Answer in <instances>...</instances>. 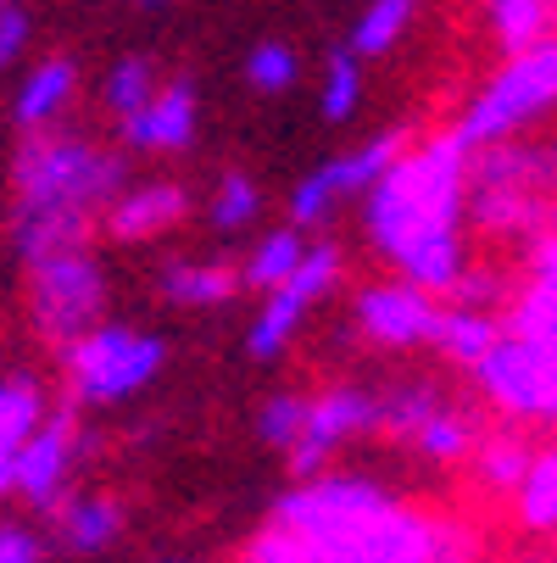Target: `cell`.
I'll return each instance as SVG.
<instances>
[{
	"label": "cell",
	"instance_id": "1f68e13d",
	"mask_svg": "<svg viewBox=\"0 0 557 563\" xmlns=\"http://www.w3.org/2000/svg\"><path fill=\"white\" fill-rule=\"evenodd\" d=\"M296 51L290 45H279V40H263L257 51H252V62H246V78L263 90V96H279V90H290L296 85Z\"/></svg>",
	"mask_w": 557,
	"mask_h": 563
},
{
	"label": "cell",
	"instance_id": "f35d334b",
	"mask_svg": "<svg viewBox=\"0 0 557 563\" xmlns=\"http://www.w3.org/2000/svg\"><path fill=\"white\" fill-rule=\"evenodd\" d=\"M151 7H156V0H151Z\"/></svg>",
	"mask_w": 557,
	"mask_h": 563
},
{
	"label": "cell",
	"instance_id": "4fadbf2b",
	"mask_svg": "<svg viewBox=\"0 0 557 563\" xmlns=\"http://www.w3.org/2000/svg\"><path fill=\"white\" fill-rule=\"evenodd\" d=\"M435 318H441L435 296L419 290V285H408V279L368 285V290L357 296V324H363V335L379 341V346H396V352H402V346H430Z\"/></svg>",
	"mask_w": 557,
	"mask_h": 563
},
{
	"label": "cell",
	"instance_id": "52a82bcc",
	"mask_svg": "<svg viewBox=\"0 0 557 563\" xmlns=\"http://www.w3.org/2000/svg\"><path fill=\"white\" fill-rule=\"evenodd\" d=\"M101 307H107V279H101V263L90 257V246L29 263V312L45 341L73 346L78 335H90L101 324Z\"/></svg>",
	"mask_w": 557,
	"mask_h": 563
},
{
	"label": "cell",
	"instance_id": "9a60e30c",
	"mask_svg": "<svg viewBox=\"0 0 557 563\" xmlns=\"http://www.w3.org/2000/svg\"><path fill=\"white\" fill-rule=\"evenodd\" d=\"M190 196L179 185H140V190H123L112 207H107V234L112 240H156L168 234L179 218H185Z\"/></svg>",
	"mask_w": 557,
	"mask_h": 563
},
{
	"label": "cell",
	"instance_id": "6da1fadb",
	"mask_svg": "<svg viewBox=\"0 0 557 563\" xmlns=\"http://www.w3.org/2000/svg\"><path fill=\"white\" fill-rule=\"evenodd\" d=\"M463 168L468 151L446 129L441 140L402 151L368 185V240L408 285L446 296L468 268L463 257Z\"/></svg>",
	"mask_w": 557,
	"mask_h": 563
},
{
	"label": "cell",
	"instance_id": "8d00e7d4",
	"mask_svg": "<svg viewBox=\"0 0 557 563\" xmlns=\"http://www.w3.org/2000/svg\"><path fill=\"white\" fill-rule=\"evenodd\" d=\"M168 563H185V558H168Z\"/></svg>",
	"mask_w": 557,
	"mask_h": 563
},
{
	"label": "cell",
	"instance_id": "d4e9b609",
	"mask_svg": "<svg viewBox=\"0 0 557 563\" xmlns=\"http://www.w3.org/2000/svg\"><path fill=\"white\" fill-rule=\"evenodd\" d=\"M301 257H307L301 229H274V234H263V246L252 252V263H246L241 285H252V290H279V285L296 274V263H301Z\"/></svg>",
	"mask_w": 557,
	"mask_h": 563
},
{
	"label": "cell",
	"instance_id": "83f0119b",
	"mask_svg": "<svg viewBox=\"0 0 557 563\" xmlns=\"http://www.w3.org/2000/svg\"><path fill=\"white\" fill-rule=\"evenodd\" d=\"M357 101H363V67H357L352 51H335L330 67H324V90H318V107H324L330 123H346V118L357 112Z\"/></svg>",
	"mask_w": 557,
	"mask_h": 563
},
{
	"label": "cell",
	"instance_id": "e0dca14e",
	"mask_svg": "<svg viewBox=\"0 0 557 563\" xmlns=\"http://www.w3.org/2000/svg\"><path fill=\"white\" fill-rule=\"evenodd\" d=\"M123 530V508L112 497H62L56 503V536L67 552H107Z\"/></svg>",
	"mask_w": 557,
	"mask_h": 563
},
{
	"label": "cell",
	"instance_id": "ffe728a7",
	"mask_svg": "<svg viewBox=\"0 0 557 563\" xmlns=\"http://www.w3.org/2000/svg\"><path fill=\"white\" fill-rule=\"evenodd\" d=\"M73 101V62H40L29 78H23V90H18V123L34 134V129H51V118Z\"/></svg>",
	"mask_w": 557,
	"mask_h": 563
},
{
	"label": "cell",
	"instance_id": "f546056e",
	"mask_svg": "<svg viewBox=\"0 0 557 563\" xmlns=\"http://www.w3.org/2000/svg\"><path fill=\"white\" fill-rule=\"evenodd\" d=\"M257 212H263V190L246 174H223L218 179V190H212V223L218 229H246Z\"/></svg>",
	"mask_w": 557,
	"mask_h": 563
},
{
	"label": "cell",
	"instance_id": "836d02e7",
	"mask_svg": "<svg viewBox=\"0 0 557 563\" xmlns=\"http://www.w3.org/2000/svg\"><path fill=\"white\" fill-rule=\"evenodd\" d=\"M23 51H29V18H23V7H7L0 12V73H7Z\"/></svg>",
	"mask_w": 557,
	"mask_h": 563
},
{
	"label": "cell",
	"instance_id": "ac0fdd59",
	"mask_svg": "<svg viewBox=\"0 0 557 563\" xmlns=\"http://www.w3.org/2000/svg\"><path fill=\"white\" fill-rule=\"evenodd\" d=\"M441 408H446L441 385H430V379H396V385L374 390V430L413 441L419 424H424L430 413H441Z\"/></svg>",
	"mask_w": 557,
	"mask_h": 563
},
{
	"label": "cell",
	"instance_id": "277c9868",
	"mask_svg": "<svg viewBox=\"0 0 557 563\" xmlns=\"http://www.w3.org/2000/svg\"><path fill=\"white\" fill-rule=\"evenodd\" d=\"M546 179H552V151L546 145H524V140H497L468 151L463 168V212H474V223L508 234V240H530L546 234Z\"/></svg>",
	"mask_w": 557,
	"mask_h": 563
},
{
	"label": "cell",
	"instance_id": "603a6c76",
	"mask_svg": "<svg viewBox=\"0 0 557 563\" xmlns=\"http://www.w3.org/2000/svg\"><path fill=\"white\" fill-rule=\"evenodd\" d=\"M508 497H513L519 525H524V530H535V536H546V530L557 525V457H552V452H535L530 474L519 479V486H513Z\"/></svg>",
	"mask_w": 557,
	"mask_h": 563
},
{
	"label": "cell",
	"instance_id": "d6a6232c",
	"mask_svg": "<svg viewBox=\"0 0 557 563\" xmlns=\"http://www.w3.org/2000/svg\"><path fill=\"white\" fill-rule=\"evenodd\" d=\"M502 290H508V279H502L497 268H463V274L452 279L446 296H452L457 307H480V312H491V301H497Z\"/></svg>",
	"mask_w": 557,
	"mask_h": 563
},
{
	"label": "cell",
	"instance_id": "7a4b0ae2",
	"mask_svg": "<svg viewBox=\"0 0 557 563\" xmlns=\"http://www.w3.org/2000/svg\"><path fill=\"white\" fill-rule=\"evenodd\" d=\"M12 185H18L12 240L29 263H45L90 246L96 212L123 196V163L96 140L34 129L18 145Z\"/></svg>",
	"mask_w": 557,
	"mask_h": 563
},
{
	"label": "cell",
	"instance_id": "9c48e42d",
	"mask_svg": "<svg viewBox=\"0 0 557 563\" xmlns=\"http://www.w3.org/2000/svg\"><path fill=\"white\" fill-rule=\"evenodd\" d=\"M335 279H341V246H330V240L307 246V257L296 263V274H290L279 290H268V296H263V312L252 318L246 352H252V357H263V363H268V357H279V352L296 341L307 307H312L318 296H330V290H335Z\"/></svg>",
	"mask_w": 557,
	"mask_h": 563
},
{
	"label": "cell",
	"instance_id": "484cf974",
	"mask_svg": "<svg viewBox=\"0 0 557 563\" xmlns=\"http://www.w3.org/2000/svg\"><path fill=\"white\" fill-rule=\"evenodd\" d=\"M413 446H419L424 457H435V463H463L474 446H480V424H474L468 413H457V408H441V413H430V419L419 424Z\"/></svg>",
	"mask_w": 557,
	"mask_h": 563
},
{
	"label": "cell",
	"instance_id": "f1b7e54d",
	"mask_svg": "<svg viewBox=\"0 0 557 563\" xmlns=\"http://www.w3.org/2000/svg\"><path fill=\"white\" fill-rule=\"evenodd\" d=\"M151 90H156L151 62H145V56H123V62L112 67V78H107V112L123 123V118H134V112L151 101Z\"/></svg>",
	"mask_w": 557,
	"mask_h": 563
},
{
	"label": "cell",
	"instance_id": "ba28073f",
	"mask_svg": "<svg viewBox=\"0 0 557 563\" xmlns=\"http://www.w3.org/2000/svg\"><path fill=\"white\" fill-rule=\"evenodd\" d=\"M486 396L508 419H535V424H552V408H557V352L546 346H530V341H513L502 330V341L474 363Z\"/></svg>",
	"mask_w": 557,
	"mask_h": 563
},
{
	"label": "cell",
	"instance_id": "30bf717a",
	"mask_svg": "<svg viewBox=\"0 0 557 563\" xmlns=\"http://www.w3.org/2000/svg\"><path fill=\"white\" fill-rule=\"evenodd\" d=\"M408 151V134H374L368 145H357V151H346V156H335V163H324L318 174H307L301 185H296V196H290V229H307V223H324L341 201H352V196H368V185L396 163V156Z\"/></svg>",
	"mask_w": 557,
	"mask_h": 563
},
{
	"label": "cell",
	"instance_id": "8fae6325",
	"mask_svg": "<svg viewBox=\"0 0 557 563\" xmlns=\"http://www.w3.org/2000/svg\"><path fill=\"white\" fill-rule=\"evenodd\" d=\"M374 430V390L363 385H335L324 396H307V424L296 435V446L285 452L290 457V474L296 479H312L324 474V463L352 441V435H368Z\"/></svg>",
	"mask_w": 557,
	"mask_h": 563
},
{
	"label": "cell",
	"instance_id": "4316f807",
	"mask_svg": "<svg viewBox=\"0 0 557 563\" xmlns=\"http://www.w3.org/2000/svg\"><path fill=\"white\" fill-rule=\"evenodd\" d=\"M474 457V474L486 479L491 492H513L519 479L530 474V463H535V452H530V441H519V435H480V446L468 452Z\"/></svg>",
	"mask_w": 557,
	"mask_h": 563
},
{
	"label": "cell",
	"instance_id": "4dcf8cb0",
	"mask_svg": "<svg viewBox=\"0 0 557 563\" xmlns=\"http://www.w3.org/2000/svg\"><path fill=\"white\" fill-rule=\"evenodd\" d=\"M301 424H307V396H296V390L268 396V401H263V413H257V435H263L268 446H279V452L296 446Z\"/></svg>",
	"mask_w": 557,
	"mask_h": 563
},
{
	"label": "cell",
	"instance_id": "3957f363",
	"mask_svg": "<svg viewBox=\"0 0 557 563\" xmlns=\"http://www.w3.org/2000/svg\"><path fill=\"white\" fill-rule=\"evenodd\" d=\"M463 558L468 547L452 525L413 514L390 497L385 508L335 536H290L268 525L263 536H252L241 563H463Z\"/></svg>",
	"mask_w": 557,
	"mask_h": 563
},
{
	"label": "cell",
	"instance_id": "e575fe53",
	"mask_svg": "<svg viewBox=\"0 0 557 563\" xmlns=\"http://www.w3.org/2000/svg\"><path fill=\"white\" fill-rule=\"evenodd\" d=\"M0 563H40V536L29 525H0Z\"/></svg>",
	"mask_w": 557,
	"mask_h": 563
},
{
	"label": "cell",
	"instance_id": "7c38bea8",
	"mask_svg": "<svg viewBox=\"0 0 557 563\" xmlns=\"http://www.w3.org/2000/svg\"><path fill=\"white\" fill-rule=\"evenodd\" d=\"M85 452V435H78V419L73 413H45L40 430L29 435V446L18 452L12 463V492L34 508H56L67 497V479H73V463Z\"/></svg>",
	"mask_w": 557,
	"mask_h": 563
},
{
	"label": "cell",
	"instance_id": "cb8c5ba5",
	"mask_svg": "<svg viewBox=\"0 0 557 563\" xmlns=\"http://www.w3.org/2000/svg\"><path fill=\"white\" fill-rule=\"evenodd\" d=\"M413 12H419V0H368L357 29H352V56H379L390 51L396 40H402L413 29Z\"/></svg>",
	"mask_w": 557,
	"mask_h": 563
},
{
	"label": "cell",
	"instance_id": "7402d4cb",
	"mask_svg": "<svg viewBox=\"0 0 557 563\" xmlns=\"http://www.w3.org/2000/svg\"><path fill=\"white\" fill-rule=\"evenodd\" d=\"M486 18H491L502 51H508V56H524V51L546 45L552 0H486Z\"/></svg>",
	"mask_w": 557,
	"mask_h": 563
},
{
	"label": "cell",
	"instance_id": "5bb4252c",
	"mask_svg": "<svg viewBox=\"0 0 557 563\" xmlns=\"http://www.w3.org/2000/svg\"><path fill=\"white\" fill-rule=\"evenodd\" d=\"M196 118H201L196 90L185 85V78H174V85H156L151 101L134 118H123L118 129H123V140L134 151H185L196 140Z\"/></svg>",
	"mask_w": 557,
	"mask_h": 563
},
{
	"label": "cell",
	"instance_id": "d6986e66",
	"mask_svg": "<svg viewBox=\"0 0 557 563\" xmlns=\"http://www.w3.org/2000/svg\"><path fill=\"white\" fill-rule=\"evenodd\" d=\"M502 341V324L491 312H480V307H441V318H435V335H430V346H441L446 357H457V363H480L491 346Z\"/></svg>",
	"mask_w": 557,
	"mask_h": 563
},
{
	"label": "cell",
	"instance_id": "5b68a950",
	"mask_svg": "<svg viewBox=\"0 0 557 563\" xmlns=\"http://www.w3.org/2000/svg\"><path fill=\"white\" fill-rule=\"evenodd\" d=\"M168 363V346L151 330H118V324H96L90 335H78L73 346H62V368H67V390L85 408H112L129 401L134 390H145Z\"/></svg>",
	"mask_w": 557,
	"mask_h": 563
},
{
	"label": "cell",
	"instance_id": "44dd1931",
	"mask_svg": "<svg viewBox=\"0 0 557 563\" xmlns=\"http://www.w3.org/2000/svg\"><path fill=\"white\" fill-rule=\"evenodd\" d=\"M241 290V274L223 263H174L163 268V296L179 307H218Z\"/></svg>",
	"mask_w": 557,
	"mask_h": 563
},
{
	"label": "cell",
	"instance_id": "2e32d148",
	"mask_svg": "<svg viewBox=\"0 0 557 563\" xmlns=\"http://www.w3.org/2000/svg\"><path fill=\"white\" fill-rule=\"evenodd\" d=\"M45 413L51 408H45L40 379H29V374L0 379V497L12 492V463H18V452L29 446V435L40 430Z\"/></svg>",
	"mask_w": 557,
	"mask_h": 563
},
{
	"label": "cell",
	"instance_id": "74e56055",
	"mask_svg": "<svg viewBox=\"0 0 557 563\" xmlns=\"http://www.w3.org/2000/svg\"><path fill=\"white\" fill-rule=\"evenodd\" d=\"M535 563H552V558H535Z\"/></svg>",
	"mask_w": 557,
	"mask_h": 563
},
{
	"label": "cell",
	"instance_id": "d590c367",
	"mask_svg": "<svg viewBox=\"0 0 557 563\" xmlns=\"http://www.w3.org/2000/svg\"><path fill=\"white\" fill-rule=\"evenodd\" d=\"M7 7H18V0H0V12H7Z\"/></svg>",
	"mask_w": 557,
	"mask_h": 563
},
{
	"label": "cell",
	"instance_id": "8992f818",
	"mask_svg": "<svg viewBox=\"0 0 557 563\" xmlns=\"http://www.w3.org/2000/svg\"><path fill=\"white\" fill-rule=\"evenodd\" d=\"M552 96H557V51L535 45L524 56H508V67L468 101V112L457 118L452 134H457L463 151H480V145H497V140H519L535 118H546Z\"/></svg>",
	"mask_w": 557,
	"mask_h": 563
}]
</instances>
